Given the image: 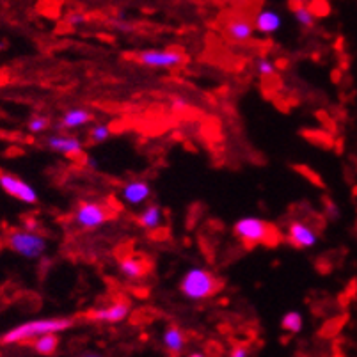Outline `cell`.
Segmentation results:
<instances>
[{
    "mask_svg": "<svg viewBox=\"0 0 357 357\" xmlns=\"http://www.w3.org/2000/svg\"><path fill=\"white\" fill-rule=\"evenodd\" d=\"M73 326V318H41V320H31L15 329L8 331L2 336V345H20V343H31L41 334L47 333H63Z\"/></svg>",
    "mask_w": 357,
    "mask_h": 357,
    "instance_id": "cell-1",
    "label": "cell"
},
{
    "mask_svg": "<svg viewBox=\"0 0 357 357\" xmlns=\"http://www.w3.org/2000/svg\"><path fill=\"white\" fill-rule=\"evenodd\" d=\"M220 283L215 275L206 268L194 267L181 278L180 291L190 301H204L217 294Z\"/></svg>",
    "mask_w": 357,
    "mask_h": 357,
    "instance_id": "cell-2",
    "label": "cell"
},
{
    "mask_svg": "<svg viewBox=\"0 0 357 357\" xmlns=\"http://www.w3.org/2000/svg\"><path fill=\"white\" fill-rule=\"evenodd\" d=\"M6 243L16 255L27 259H38L47 252L48 240L41 233L29 229H13L6 235Z\"/></svg>",
    "mask_w": 357,
    "mask_h": 357,
    "instance_id": "cell-3",
    "label": "cell"
},
{
    "mask_svg": "<svg viewBox=\"0 0 357 357\" xmlns=\"http://www.w3.org/2000/svg\"><path fill=\"white\" fill-rule=\"evenodd\" d=\"M271 226L259 217H242L233 226V233L238 240H242L245 245H256L267 240Z\"/></svg>",
    "mask_w": 357,
    "mask_h": 357,
    "instance_id": "cell-4",
    "label": "cell"
},
{
    "mask_svg": "<svg viewBox=\"0 0 357 357\" xmlns=\"http://www.w3.org/2000/svg\"><path fill=\"white\" fill-rule=\"evenodd\" d=\"M73 220L82 229H96L109 220V212L105 204L98 201H84L79 204V208L75 210Z\"/></svg>",
    "mask_w": 357,
    "mask_h": 357,
    "instance_id": "cell-5",
    "label": "cell"
},
{
    "mask_svg": "<svg viewBox=\"0 0 357 357\" xmlns=\"http://www.w3.org/2000/svg\"><path fill=\"white\" fill-rule=\"evenodd\" d=\"M0 189L4 190L8 196L22 201V203L36 204L38 199H40L38 192H36V189L31 183H27V181H24L22 178L11 173H0Z\"/></svg>",
    "mask_w": 357,
    "mask_h": 357,
    "instance_id": "cell-6",
    "label": "cell"
},
{
    "mask_svg": "<svg viewBox=\"0 0 357 357\" xmlns=\"http://www.w3.org/2000/svg\"><path fill=\"white\" fill-rule=\"evenodd\" d=\"M135 61L148 68H176L185 63V55L173 50H142L135 55Z\"/></svg>",
    "mask_w": 357,
    "mask_h": 357,
    "instance_id": "cell-7",
    "label": "cell"
},
{
    "mask_svg": "<svg viewBox=\"0 0 357 357\" xmlns=\"http://www.w3.org/2000/svg\"><path fill=\"white\" fill-rule=\"evenodd\" d=\"M130 311H132L130 304L119 301V303L110 304V306L89 311V313H87V318L98 324H121L130 317Z\"/></svg>",
    "mask_w": 357,
    "mask_h": 357,
    "instance_id": "cell-8",
    "label": "cell"
},
{
    "mask_svg": "<svg viewBox=\"0 0 357 357\" xmlns=\"http://www.w3.org/2000/svg\"><path fill=\"white\" fill-rule=\"evenodd\" d=\"M288 240H290L291 245L298 249H311L318 243V235L310 224L294 220L288 226Z\"/></svg>",
    "mask_w": 357,
    "mask_h": 357,
    "instance_id": "cell-9",
    "label": "cell"
},
{
    "mask_svg": "<svg viewBox=\"0 0 357 357\" xmlns=\"http://www.w3.org/2000/svg\"><path fill=\"white\" fill-rule=\"evenodd\" d=\"M47 146L64 157H79L84 149V142L73 135H50L47 139Z\"/></svg>",
    "mask_w": 357,
    "mask_h": 357,
    "instance_id": "cell-10",
    "label": "cell"
},
{
    "mask_svg": "<svg viewBox=\"0 0 357 357\" xmlns=\"http://www.w3.org/2000/svg\"><path fill=\"white\" fill-rule=\"evenodd\" d=\"M151 187H149L148 181L144 180H134L128 181V183L123 185L121 189V199L126 204H132V206H139V204H144L146 201L151 197Z\"/></svg>",
    "mask_w": 357,
    "mask_h": 357,
    "instance_id": "cell-11",
    "label": "cell"
},
{
    "mask_svg": "<svg viewBox=\"0 0 357 357\" xmlns=\"http://www.w3.org/2000/svg\"><path fill=\"white\" fill-rule=\"evenodd\" d=\"M95 119V114L87 109H70L64 112L63 119H61L57 125H55V130L57 132H63V130H75L80 128V126L89 125L91 121Z\"/></svg>",
    "mask_w": 357,
    "mask_h": 357,
    "instance_id": "cell-12",
    "label": "cell"
},
{
    "mask_svg": "<svg viewBox=\"0 0 357 357\" xmlns=\"http://www.w3.org/2000/svg\"><path fill=\"white\" fill-rule=\"evenodd\" d=\"M226 34L231 41L235 43H245L252 38L255 34V25L251 24L249 20L245 18H233L229 20V24L226 25Z\"/></svg>",
    "mask_w": 357,
    "mask_h": 357,
    "instance_id": "cell-13",
    "label": "cell"
},
{
    "mask_svg": "<svg viewBox=\"0 0 357 357\" xmlns=\"http://www.w3.org/2000/svg\"><path fill=\"white\" fill-rule=\"evenodd\" d=\"M283 25V18L272 9H261L255 18V29L261 34H274Z\"/></svg>",
    "mask_w": 357,
    "mask_h": 357,
    "instance_id": "cell-14",
    "label": "cell"
},
{
    "mask_svg": "<svg viewBox=\"0 0 357 357\" xmlns=\"http://www.w3.org/2000/svg\"><path fill=\"white\" fill-rule=\"evenodd\" d=\"M148 268V261L137 258V256H130V258L121 259V263H119V272L123 274V278L130 279V281L144 278Z\"/></svg>",
    "mask_w": 357,
    "mask_h": 357,
    "instance_id": "cell-15",
    "label": "cell"
},
{
    "mask_svg": "<svg viewBox=\"0 0 357 357\" xmlns=\"http://www.w3.org/2000/svg\"><path fill=\"white\" fill-rule=\"evenodd\" d=\"M164 222V213H162L160 204H149L146 206L144 212L137 217V224L141 228L148 229V231H155Z\"/></svg>",
    "mask_w": 357,
    "mask_h": 357,
    "instance_id": "cell-16",
    "label": "cell"
},
{
    "mask_svg": "<svg viewBox=\"0 0 357 357\" xmlns=\"http://www.w3.org/2000/svg\"><path fill=\"white\" fill-rule=\"evenodd\" d=\"M162 343L171 354H181L185 349V334L178 327H169L162 336Z\"/></svg>",
    "mask_w": 357,
    "mask_h": 357,
    "instance_id": "cell-17",
    "label": "cell"
},
{
    "mask_svg": "<svg viewBox=\"0 0 357 357\" xmlns=\"http://www.w3.org/2000/svg\"><path fill=\"white\" fill-rule=\"evenodd\" d=\"M31 345L32 349L38 354H41V356H50V354H54L55 350H57V347H59V336H57V333L41 334V336H38L36 340H32Z\"/></svg>",
    "mask_w": 357,
    "mask_h": 357,
    "instance_id": "cell-18",
    "label": "cell"
},
{
    "mask_svg": "<svg viewBox=\"0 0 357 357\" xmlns=\"http://www.w3.org/2000/svg\"><path fill=\"white\" fill-rule=\"evenodd\" d=\"M281 327L283 331L290 334H298L304 327V318L298 311H288L283 318H281Z\"/></svg>",
    "mask_w": 357,
    "mask_h": 357,
    "instance_id": "cell-19",
    "label": "cell"
},
{
    "mask_svg": "<svg viewBox=\"0 0 357 357\" xmlns=\"http://www.w3.org/2000/svg\"><path fill=\"white\" fill-rule=\"evenodd\" d=\"M294 15H295V20H297L298 24L303 25V27H306V29L313 27L314 22H317V16H314V13L311 11V8L307 4H297V6H295Z\"/></svg>",
    "mask_w": 357,
    "mask_h": 357,
    "instance_id": "cell-20",
    "label": "cell"
},
{
    "mask_svg": "<svg viewBox=\"0 0 357 357\" xmlns=\"http://www.w3.org/2000/svg\"><path fill=\"white\" fill-rule=\"evenodd\" d=\"M52 126V119L48 116H32L27 123V128L31 134H43Z\"/></svg>",
    "mask_w": 357,
    "mask_h": 357,
    "instance_id": "cell-21",
    "label": "cell"
},
{
    "mask_svg": "<svg viewBox=\"0 0 357 357\" xmlns=\"http://www.w3.org/2000/svg\"><path fill=\"white\" fill-rule=\"evenodd\" d=\"M256 71H258L259 77H265V79L278 75V68H275L274 61H271L268 57H259L256 61Z\"/></svg>",
    "mask_w": 357,
    "mask_h": 357,
    "instance_id": "cell-22",
    "label": "cell"
},
{
    "mask_svg": "<svg viewBox=\"0 0 357 357\" xmlns=\"http://www.w3.org/2000/svg\"><path fill=\"white\" fill-rule=\"evenodd\" d=\"M110 135H112V132H110L109 125H95L89 132L91 142H95V144H102V142H105Z\"/></svg>",
    "mask_w": 357,
    "mask_h": 357,
    "instance_id": "cell-23",
    "label": "cell"
},
{
    "mask_svg": "<svg viewBox=\"0 0 357 357\" xmlns=\"http://www.w3.org/2000/svg\"><path fill=\"white\" fill-rule=\"evenodd\" d=\"M87 22V15H84V13H71L70 16H68V24L71 25H82Z\"/></svg>",
    "mask_w": 357,
    "mask_h": 357,
    "instance_id": "cell-24",
    "label": "cell"
},
{
    "mask_svg": "<svg viewBox=\"0 0 357 357\" xmlns=\"http://www.w3.org/2000/svg\"><path fill=\"white\" fill-rule=\"evenodd\" d=\"M187 107H189V102L185 98H180V96H178V98L173 100V110H185Z\"/></svg>",
    "mask_w": 357,
    "mask_h": 357,
    "instance_id": "cell-25",
    "label": "cell"
},
{
    "mask_svg": "<svg viewBox=\"0 0 357 357\" xmlns=\"http://www.w3.org/2000/svg\"><path fill=\"white\" fill-rule=\"evenodd\" d=\"M114 25L119 29V31H123V32H134V31H135L134 25H132V24H126L125 20L114 22Z\"/></svg>",
    "mask_w": 357,
    "mask_h": 357,
    "instance_id": "cell-26",
    "label": "cell"
},
{
    "mask_svg": "<svg viewBox=\"0 0 357 357\" xmlns=\"http://www.w3.org/2000/svg\"><path fill=\"white\" fill-rule=\"evenodd\" d=\"M326 204H327V212H329L331 219H337V217H340V212H337L336 204L331 203L329 199H326Z\"/></svg>",
    "mask_w": 357,
    "mask_h": 357,
    "instance_id": "cell-27",
    "label": "cell"
},
{
    "mask_svg": "<svg viewBox=\"0 0 357 357\" xmlns=\"http://www.w3.org/2000/svg\"><path fill=\"white\" fill-rule=\"evenodd\" d=\"M229 356H231V357H248L249 350L245 349V347H238V349L231 350V352H229Z\"/></svg>",
    "mask_w": 357,
    "mask_h": 357,
    "instance_id": "cell-28",
    "label": "cell"
},
{
    "mask_svg": "<svg viewBox=\"0 0 357 357\" xmlns=\"http://www.w3.org/2000/svg\"><path fill=\"white\" fill-rule=\"evenodd\" d=\"M38 228H40L38 219H27V222H25V229H29V231H36Z\"/></svg>",
    "mask_w": 357,
    "mask_h": 357,
    "instance_id": "cell-29",
    "label": "cell"
},
{
    "mask_svg": "<svg viewBox=\"0 0 357 357\" xmlns=\"http://www.w3.org/2000/svg\"><path fill=\"white\" fill-rule=\"evenodd\" d=\"M87 165L89 167H98V162H96V158H87Z\"/></svg>",
    "mask_w": 357,
    "mask_h": 357,
    "instance_id": "cell-30",
    "label": "cell"
},
{
    "mask_svg": "<svg viewBox=\"0 0 357 357\" xmlns=\"http://www.w3.org/2000/svg\"><path fill=\"white\" fill-rule=\"evenodd\" d=\"M291 2H294V4L297 6V4H310L311 0H291Z\"/></svg>",
    "mask_w": 357,
    "mask_h": 357,
    "instance_id": "cell-31",
    "label": "cell"
},
{
    "mask_svg": "<svg viewBox=\"0 0 357 357\" xmlns=\"http://www.w3.org/2000/svg\"><path fill=\"white\" fill-rule=\"evenodd\" d=\"M354 194H356V196H357V187H356V189H354Z\"/></svg>",
    "mask_w": 357,
    "mask_h": 357,
    "instance_id": "cell-32",
    "label": "cell"
}]
</instances>
